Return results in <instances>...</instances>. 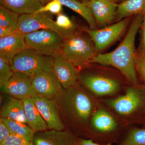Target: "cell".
<instances>
[{"label": "cell", "mask_w": 145, "mask_h": 145, "mask_svg": "<svg viewBox=\"0 0 145 145\" xmlns=\"http://www.w3.org/2000/svg\"><path fill=\"white\" fill-rule=\"evenodd\" d=\"M24 36L27 48L52 57L61 53L65 40L59 33L50 29L37 30Z\"/></svg>", "instance_id": "52a82bcc"}, {"label": "cell", "mask_w": 145, "mask_h": 145, "mask_svg": "<svg viewBox=\"0 0 145 145\" xmlns=\"http://www.w3.org/2000/svg\"><path fill=\"white\" fill-rule=\"evenodd\" d=\"M52 15L48 13H39L20 15L17 31L25 34L41 29H50L65 39L73 31L59 27L52 19Z\"/></svg>", "instance_id": "ba28073f"}, {"label": "cell", "mask_w": 145, "mask_h": 145, "mask_svg": "<svg viewBox=\"0 0 145 145\" xmlns=\"http://www.w3.org/2000/svg\"><path fill=\"white\" fill-rule=\"evenodd\" d=\"M79 138L72 132L51 129L35 132L34 145H77Z\"/></svg>", "instance_id": "2e32d148"}, {"label": "cell", "mask_w": 145, "mask_h": 145, "mask_svg": "<svg viewBox=\"0 0 145 145\" xmlns=\"http://www.w3.org/2000/svg\"><path fill=\"white\" fill-rule=\"evenodd\" d=\"M112 144H99L93 141L92 139H83L79 138L77 145H112Z\"/></svg>", "instance_id": "d6a6232c"}, {"label": "cell", "mask_w": 145, "mask_h": 145, "mask_svg": "<svg viewBox=\"0 0 145 145\" xmlns=\"http://www.w3.org/2000/svg\"><path fill=\"white\" fill-rule=\"evenodd\" d=\"M142 26L143 27H145V13H144V16H143V19L142 21Z\"/></svg>", "instance_id": "d590c367"}, {"label": "cell", "mask_w": 145, "mask_h": 145, "mask_svg": "<svg viewBox=\"0 0 145 145\" xmlns=\"http://www.w3.org/2000/svg\"><path fill=\"white\" fill-rule=\"evenodd\" d=\"M31 86L36 95L49 99L55 98L64 89L53 69L33 76Z\"/></svg>", "instance_id": "8fae6325"}, {"label": "cell", "mask_w": 145, "mask_h": 145, "mask_svg": "<svg viewBox=\"0 0 145 145\" xmlns=\"http://www.w3.org/2000/svg\"><path fill=\"white\" fill-rule=\"evenodd\" d=\"M78 1H80L82 2H84L87 1L88 0H78Z\"/></svg>", "instance_id": "74e56055"}, {"label": "cell", "mask_w": 145, "mask_h": 145, "mask_svg": "<svg viewBox=\"0 0 145 145\" xmlns=\"http://www.w3.org/2000/svg\"><path fill=\"white\" fill-rule=\"evenodd\" d=\"M80 81L86 88L98 96H112L121 88L119 81L103 75L80 74Z\"/></svg>", "instance_id": "30bf717a"}, {"label": "cell", "mask_w": 145, "mask_h": 145, "mask_svg": "<svg viewBox=\"0 0 145 145\" xmlns=\"http://www.w3.org/2000/svg\"><path fill=\"white\" fill-rule=\"evenodd\" d=\"M118 145H145V128L130 129Z\"/></svg>", "instance_id": "cb8c5ba5"}, {"label": "cell", "mask_w": 145, "mask_h": 145, "mask_svg": "<svg viewBox=\"0 0 145 145\" xmlns=\"http://www.w3.org/2000/svg\"><path fill=\"white\" fill-rule=\"evenodd\" d=\"M1 119L8 127L11 134L33 142L35 132L27 124L2 117Z\"/></svg>", "instance_id": "603a6c76"}, {"label": "cell", "mask_w": 145, "mask_h": 145, "mask_svg": "<svg viewBox=\"0 0 145 145\" xmlns=\"http://www.w3.org/2000/svg\"><path fill=\"white\" fill-rule=\"evenodd\" d=\"M27 48L24 34L18 31L0 38V57L8 60L10 63L15 56Z\"/></svg>", "instance_id": "e0dca14e"}, {"label": "cell", "mask_w": 145, "mask_h": 145, "mask_svg": "<svg viewBox=\"0 0 145 145\" xmlns=\"http://www.w3.org/2000/svg\"><path fill=\"white\" fill-rule=\"evenodd\" d=\"M1 116L2 118L24 122L27 124L22 100L9 95L2 105Z\"/></svg>", "instance_id": "ac0fdd59"}, {"label": "cell", "mask_w": 145, "mask_h": 145, "mask_svg": "<svg viewBox=\"0 0 145 145\" xmlns=\"http://www.w3.org/2000/svg\"><path fill=\"white\" fill-rule=\"evenodd\" d=\"M66 7L82 16L87 22L91 29H97V24L90 10L82 2L78 0H59Z\"/></svg>", "instance_id": "7402d4cb"}, {"label": "cell", "mask_w": 145, "mask_h": 145, "mask_svg": "<svg viewBox=\"0 0 145 145\" xmlns=\"http://www.w3.org/2000/svg\"><path fill=\"white\" fill-rule=\"evenodd\" d=\"M87 133L90 139L103 144L117 142L121 135L115 117L107 109L99 105L91 118Z\"/></svg>", "instance_id": "5b68a950"}, {"label": "cell", "mask_w": 145, "mask_h": 145, "mask_svg": "<svg viewBox=\"0 0 145 145\" xmlns=\"http://www.w3.org/2000/svg\"><path fill=\"white\" fill-rule=\"evenodd\" d=\"M141 123H142V125L143 128H145V116L144 117V118H143V120H142Z\"/></svg>", "instance_id": "8d00e7d4"}, {"label": "cell", "mask_w": 145, "mask_h": 145, "mask_svg": "<svg viewBox=\"0 0 145 145\" xmlns=\"http://www.w3.org/2000/svg\"><path fill=\"white\" fill-rule=\"evenodd\" d=\"M17 32V30H13L12 29L0 27V38L10 36Z\"/></svg>", "instance_id": "1f68e13d"}, {"label": "cell", "mask_w": 145, "mask_h": 145, "mask_svg": "<svg viewBox=\"0 0 145 145\" xmlns=\"http://www.w3.org/2000/svg\"><path fill=\"white\" fill-rule=\"evenodd\" d=\"M53 57L45 56L27 48L13 58L10 66L13 72L34 76L39 72L53 69Z\"/></svg>", "instance_id": "8992f818"}, {"label": "cell", "mask_w": 145, "mask_h": 145, "mask_svg": "<svg viewBox=\"0 0 145 145\" xmlns=\"http://www.w3.org/2000/svg\"><path fill=\"white\" fill-rule=\"evenodd\" d=\"M1 5L19 14H35L43 5L37 0H0Z\"/></svg>", "instance_id": "ffe728a7"}, {"label": "cell", "mask_w": 145, "mask_h": 145, "mask_svg": "<svg viewBox=\"0 0 145 145\" xmlns=\"http://www.w3.org/2000/svg\"><path fill=\"white\" fill-rule=\"evenodd\" d=\"M22 101L27 125L35 132L47 130V125L36 107L33 98L27 97Z\"/></svg>", "instance_id": "d6986e66"}, {"label": "cell", "mask_w": 145, "mask_h": 145, "mask_svg": "<svg viewBox=\"0 0 145 145\" xmlns=\"http://www.w3.org/2000/svg\"><path fill=\"white\" fill-rule=\"evenodd\" d=\"M53 69L64 89L75 85L80 81L78 68L61 53L53 57Z\"/></svg>", "instance_id": "9a60e30c"}, {"label": "cell", "mask_w": 145, "mask_h": 145, "mask_svg": "<svg viewBox=\"0 0 145 145\" xmlns=\"http://www.w3.org/2000/svg\"><path fill=\"white\" fill-rule=\"evenodd\" d=\"M129 21L128 18H125L116 23L100 29H85L84 31L93 41L98 51H102L120 37L126 28Z\"/></svg>", "instance_id": "9c48e42d"}, {"label": "cell", "mask_w": 145, "mask_h": 145, "mask_svg": "<svg viewBox=\"0 0 145 145\" xmlns=\"http://www.w3.org/2000/svg\"><path fill=\"white\" fill-rule=\"evenodd\" d=\"M20 15L8 8L0 6V27L17 30Z\"/></svg>", "instance_id": "d4e9b609"}, {"label": "cell", "mask_w": 145, "mask_h": 145, "mask_svg": "<svg viewBox=\"0 0 145 145\" xmlns=\"http://www.w3.org/2000/svg\"><path fill=\"white\" fill-rule=\"evenodd\" d=\"M59 109L78 133H87L88 123L99 106L97 101L79 84L61 91L54 98Z\"/></svg>", "instance_id": "7a4b0ae2"}, {"label": "cell", "mask_w": 145, "mask_h": 145, "mask_svg": "<svg viewBox=\"0 0 145 145\" xmlns=\"http://www.w3.org/2000/svg\"><path fill=\"white\" fill-rule=\"evenodd\" d=\"M33 77L25 73L14 72L12 77L5 86L1 87L4 93L16 99L23 100L27 97L36 96L32 89Z\"/></svg>", "instance_id": "4fadbf2b"}, {"label": "cell", "mask_w": 145, "mask_h": 145, "mask_svg": "<svg viewBox=\"0 0 145 145\" xmlns=\"http://www.w3.org/2000/svg\"><path fill=\"white\" fill-rule=\"evenodd\" d=\"M98 52L88 35L75 30L65 39L61 53L75 67L82 68L90 63Z\"/></svg>", "instance_id": "277c9868"}, {"label": "cell", "mask_w": 145, "mask_h": 145, "mask_svg": "<svg viewBox=\"0 0 145 145\" xmlns=\"http://www.w3.org/2000/svg\"><path fill=\"white\" fill-rule=\"evenodd\" d=\"M43 6L46 5L48 3H49L52 0H37Z\"/></svg>", "instance_id": "e575fe53"}, {"label": "cell", "mask_w": 145, "mask_h": 145, "mask_svg": "<svg viewBox=\"0 0 145 145\" xmlns=\"http://www.w3.org/2000/svg\"><path fill=\"white\" fill-rule=\"evenodd\" d=\"M136 71L140 75L145 84V52L142 51L137 53L135 61Z\"/></svg>", "instance_id": "f1b7e54d"}, {"label": "cell", "mask_w": 145, "mask_h": 145, "mask_svg": "<svg viewBox=\"0 0 145 145\" xmlns=\"http://www.w3.org/2000/svg\"><path fill=\"white\" fill-rule=\"evenodd\" d=\"M36 107L50 130L62 131L65 125L60 116V110L55 99L36 95L33 97Z\"/></svg>", "instance_id": "7c38bea8"}, {"label": "cell", "mask_w": 145, "mask_h": 145, "mask_svg": "<svg viewBox=\"0 0 145 145\" xmlns=\"http://www.w3.org/2000/svg\"><path fill=\"white\" fill-rule=\"evenodd\" d=\"M10 62L0 57V86H5L13 74Z\"/></svg>", "instance_id": "484cf974"}, {"label": "cell", "mask_w": 145, "mask_h": 145, "mask_svg": "<svg viewBox=\"0 0 145 145\" xmlns=\"http://www.w3.org/2000/svg\"><path fill=\"white\" fill-rule=\"evenodd\" d=\"M11 134L8 127L0 119V145Z\"/></svg>", "instance_id": "4dcf8cb0"}, {"label": "cell", "mask_w": 145, "mask_h": 145, "mask_svg": "<svg viewBox=\"0 0 145 145\" xmlns=\"http://www.w3.org/2000/svg\"><path fill=\"white\" fill-rule=\"evenodd\" d=\"M55 23L59 27L67 31H74L76 29V25L74 23L62 13L57 15Z\"/></svg>", "instance_id": "83f0119b"}, {"label": "cell", "mask_w": 145, "mask_h": 145, "mask_svg": "<svg viewBox=\"0 0 145 145\" xmlns=\"http://www.w3.org/2000/svg\"><path fill=\"white\" fill-rule=\"evenodd\" d=\"M63 5L59 0H52L46 5L43 6L36 13H48L52 15H57L62 13Z\"/></svg>", "instance_id": "4316f807"}, {"label": "cell", "mask_w": 145, "mask_h": 145, "mask_svg": "<svg viewBox=\"0 0 145 145\" xmlns=\"http://www.w3.org/2000/svg\"><path fill=\"white\" fill-rule=\"evenodd\" d=\"M144 14L136 15L133 20L126 35L122 42L111 52L98 53L90 63L110 66L119 70L131 86L138 85L135 61L137 53L135 40L138 30L142 25Z\"/></svg>", "instance_id": "6da1fadb"}, {"label": "cell", "mask_w": 145, "mask_h": 145, "mask_svg": "<svg viewBox=\"0 0 145 145\" xmlns=\"http://www.w3.org/2000/svg\"><path fill=\"white\" fill-rule=\"evenodd\" d=\"M145 13V0H125L117 4L116 20L117 22L133 15Z\"/></svg>", "instance_id": "44dd1931"}, {"label": "cell", "mask_w": 145, "mask_h": 145, "mask_svg": "<svg viewBox=\"0 0 145 145\" xmlns=\"http://www.w3.org/2000/svg\"><path fill=\"white\" fill-rule=\"evenodd\" d=\"M0 145H34L33 142L28 141L17 135L10 134Z\"/></svg>", "instance_id": "f546056e"}, {"label": "cell", "mask_w": 145, "mask_h": 145, "mask_svg": "<svg viewBox=\"0 0 145 145\" xmlns=\"http://www.w3.org/2000/svg\"><path fill=\"white\" fill-rule=\"evenodd\" d=\"M142 36L143 50L142 51L145 52V27H143Z\"/></svg>", "instance_id": "836d02e7"}, {"label": "cell", "mask_w": 145, "mask_h": 145, "mask_svg": "<svg viewBox=\"0 0 145 145\" xmlns=\"http://www.w3.org/2000/svg\"><path fill=\"white\" fill-rule=\"evenodd\" d=\"M83 3L90 10L97 25L101 27L116 20L117 4L114 0H88Z\"/></svg>", "instance_id": "5bb4252c"}, {"label": "cell", "mask_w": 145, "mask_h": 145, "mask_svg": "<svg viewBox=\"0 0 145 145\" xmlns=\"http://www.w3.org/2000/svg\"><path fill=\"white\" fill-rule=\"evenodd\" d=\"M124 94L105 100V104L125 123H141L145 116V84L127 88Z\"/></svg>", "instance_id": "3957f363"}]
</instances>
